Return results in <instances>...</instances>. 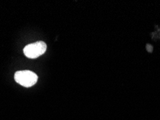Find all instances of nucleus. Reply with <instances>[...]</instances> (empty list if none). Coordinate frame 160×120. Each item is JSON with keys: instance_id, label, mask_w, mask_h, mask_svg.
<instances>
[{"instance_id": "3", "label": "nucleus", "mask_w": 160, "mask_h": 120, "mask_svg": "<svg viewBox=\"0 0 160 120\" xmlns=\"http://www.w3.org/2000/svg\"><path fill=\"white\" fill-rule=\"evenodd\" d=\"M147 50L149 51V52H152V46H151V45H147Z\"/></svg>"}, {"instance_id": "2", "label": "nucleus", "mask_w": 160, "mask_h": 120, "mask_svg": "<svg viewBox=\"0 0 160 120\" xmlns=\"http://www.w3.org/2000/svg\"><path fill=\"white\" fill-rule=\"evenodd\" d=\"M46 49L47 46L46 43L43 41H38L36 43L29 44L25 46L23 49V53L28 58L34 59L44 54Z\"/></svg>"}, {"instance_id": "1", "label": "nucleus", "mask_w": 160, "mask_h": 120, "mask_svg": "<svg viewBox=\"0 0 160 120\" xmlns=\"http://www.w3.org/2000/svg\"><path fill=\"white\" fill-rule=\"evenodd\" d=\"M15 80L18 84L25 87H31L36 84L38 76L30 70H20L15 74Z\"/></svg>"}]
</instances>
